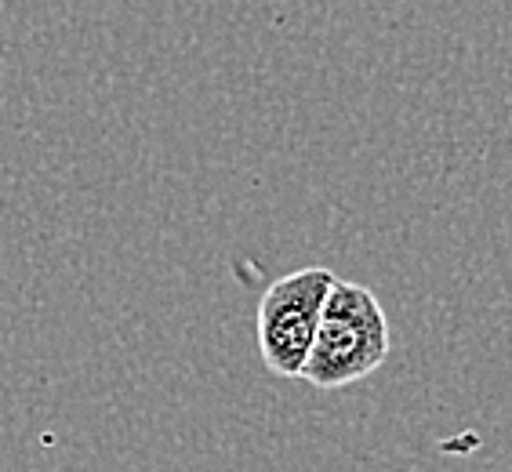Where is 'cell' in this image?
<instances>
[{
  "label": "cell",
  "instance_id": "obj_1",
  "mask_svg": "<svg viewBox=\"0 0 512 472\" xmlns=\"http://www.w3.org/2000/svg\"><path fill=\"white\" fill-rule=\"evenodd\" d=\"M389 345V320L375 291L335 276L298 378L313 389H345L375 374L389 356Z\"/></svg>",
  "mask_w": 512,
  "mask_h": 472
},
{
  "label": "cell",
  "instance_id": "obj_2",
  "mask_svg": "<svg viewBox=\"0 0 512 472\" xmlns=\"http://www.w3.org/2000/svg\"><path fill=\"white\" fill-rule=\"evenodd\" d=\"M335 273L324 266L295 269L266 287L258 302V353L276 378H298L313 349L316 324Z\"/></svg>",
  "mask_w": 512,
  "mask_h": 472
}]
</instances>
